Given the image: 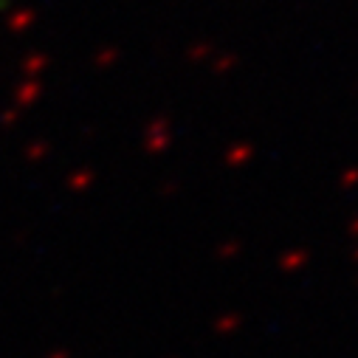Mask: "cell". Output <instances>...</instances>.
Returning a JSON list of instances; mask_svg holds the SVG:
<instances>
[{"instance_id": "cell-1", "label": "cell", "mask_w": 358, "mask_h": 358, "mask_svg": "<svg viewBox=\"0 0 358 358\" xmlns=\"http://www.w3.org/2000/svg\"><path fill=\"white\" fill-rule=\"evenodd\" d=\"M12 3H15V0H0V15L9 12V9H12Z\"/></svg>"}]
</instances>
